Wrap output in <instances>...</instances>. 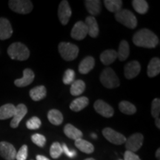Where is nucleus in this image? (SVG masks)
Listing matches in <instances>:
<instances>
[{"mask_svg": "<svg viewBox=\"0 0 160 160\" xmlns=\"http://www.w3.org/2000/svg\"><path fill=\"white\" fill-rule=\"evenodd\" d=\"M95 65V59L92 57H87L82 59L79 65V71L81 74H87L93 70Z\"/></svg>", "mask_w": 160, "mask_h": 160, "instance_id": "obj_19", "label": "nucleus"}, {"mask_svg": "<svg viewBox=\"0 0 160 160\" xmlns=\"http://www.w3.org/2000/svg\"><path fill=\"white\" fill-rule=\"evenodd\" d=\"M8 5L11 11L20 14L31 13L33 8V3L29 0H10Z\"/></svg>", "mask_w": 160, "mask_h": 160, "instance_id": "obj_6", "label": "nucleus"}, {"mask_svg": "<svg viewBox=\"0 0 160 160\" xmlns=\"http://www.w3.org/2000/svg\"><path fill=\"white\" fill-rule=\"evenodd\" d=\"M8 54L11 59L25 61L30 57V51L24 44L14 42L11 44L8 48Z\"/></svg>", "mask_w": 160, "mask_h": 160, "instance_id": "obj_2", "label": "nucleus"}, {"mask_svg": "<svg viewBox=\"0 0 160 160\" xmlns=\"http://www.w3.org/2000/svg\"><path fill=\"white\" fill-rule=\"evenodd\" d=\"M141 71V65L137 61L130 62L126 64L124 69V73L126 79H131L137 77Z\"/></svg>", "mask_w": 160, "mask_h": 160, "instance_id": "obj_13", "label": "nucleus"}, {"mask_svg": "<svg viewBox=\"0 0 160 160\" xmlns=\"http://www.w3.org/2000/svg\"><path fill=\"white\" fill-rule=\"evenodd\" d=\"M28 158V146L24 145L21 147V148L19 150V151L17 152L16 155V159L17 160H26Z\"/></svg>", "mask_w": 160, "mask_h": 160, "instance_id": "obj_38", "label": "nucleus"}, {"mask_svg": "<svg viewBox=\"0 0 160 160\" xmlns=\"http://www.w3.org/2000/svg\"><path fill=\"white\" fill-rule=\"evenodd\" d=\"M89 104V99L85 97H80L73 100L70 105V108L71 111L75 112L81 111L85 108Z\"/></svg>", "mask_w": 160, "mask_h": 160, "instance_id": "obj_22", "label": "nucleus"}, {"mask_svg": "<svg viewBox=\"0 0 160 160\" xmlns=\"http://www.w3.org/2000/svg\"><path fill=\"white\" fill-rule=\"evenodd\" d=\"M119 160H122V159H119Z\"/></svg>", "mask_w": 160, "mask_h": 160, "instance_id": "obj_46", "label": "nucleus"}, {"mask_svg": "<svg viewBox=\"0 0 160 160\" xmlns=\"http://www.w3.org/2000/svg\"><path fill=\"white\" fill-rule=\"evenodd\" d=\"M93 107L99 114L105 118H111L114 114V110L113 108L102 99H98L96 101Z\"/></svg>", "mask_w": 160, "mask_h": 160, "instance_id": "obj_10", "label": "nucleus"}, {"mask_svg": "<svg viewBox=\"0 0 160 160\" xmlns=\"http://www.w3.org/2000/svg\"><path fill=\"white\" fill-rule=\"evenodd\" d=\"M72 11L68 2L63 0L59 4L58 10V17L62 25H66L68 23L70 18L71 17Z\"/></svg>", "mask_w": 160, "mask_h": 160, "instance_id": "obj_9", "label": "nucleus"}, {"mask_svg": "<svg viewBox=\"0 0 160 160\" xmlns=\"http://www.w3.org/2000/svg\"><path fill=\"white\" fill-rule=\"evenodd\" d=\"M85 82L81 79L75 80L73 83L71 84V94L74 97H77V96H80L82 93L85 91Z\"/></svg>", "mask_w": 160, "mask_h": 160, "instance_id": "obj_29", "label": "nucleus"}, {"mask_svg": "<svg viewBox=\"0 0 160 160\" xmlns=\"http://www.w3.org/2000/svg\"><path fill=\"white\" fill-rule=\"evenodd\" d=\"M119 111L127 115H133L137 112L136 106L128 101H122L119 104Z\"/></svg>", "mask_w": 160, "mask_h": 160, "instance_id": "obj_31", "label": "nucleus"}, {"mask_svg": "<svg viewBox=\"0 0 160 160\" xmlns=\"http://www.w3.org/2000/svg\"><path fill=\"white\" fill-rule=\"evenodd\" d=\"M16 107L13 104H5L0 107V120L9 119L13 117Z\"/></svg>", "mask_w": 160, "mask_h": 160, "instance_id": "obj_25", "label": "nucleus"}, {"mask_svg": "<svg viewBox=\"0 0 160 160\" xmlns=\"http://www.w3.org/2000/svg\"><path fill=\"white\" fill-rule=\"evenodd\" d=\"M47 91L44 85H39L32 88L30 91V97L33 101H40L46 97Z\"/></svg>", "mask_w": 160, "mask_h": 160, "instance_id": "obj_24", "label": "nucleus"}, {"mask_svg": "<svg viewBox=\"0 0 160 160\" xmlns=\"http://www.w3.org/2000/svg\"><path fill=\"white\" fill-rule=\"evenodd\" d=\"M160 73V59L157 57L153 58L148 65L147 73L150 78L157 77Z\"/></svg>", "mask_w": 160, "mask_h": 160, "instance_id": "obj_20", "label": "nucleus"}, {"mask_svg": "<svg viewBox=\"0 0 160 160\" xmlns=\"http://www.w3.org/2000/svg\"><path fill=\"white\" fill-rule=\"evenodd\" d=\"M124 160H141L139 156H137L135 153L126 151L124 154Z\"/></svg>", "mask_w": 160, "mask_h": 160, "instance_id": "obj_40", "label": "nucleus"}, {"mask_svg": "<svg viewBox=\"0 0 160 160\" xmlns=\"http://www.w3.org/2000/svg\"><path fill=\"white\" fill-rule=\"evenodd\" d=\"M102 134L108 141L114 145H122L125 143L126 137L122 133L114 131L111 128H105L103 129Z\"/></svg>", "mask_w": 160, "mask_h": 160, "instance_id": "obj_7", "label": "nucleus"}, {"mask_svg": "<svg viewBox=\"0 0 160 160\" xmlns=\"http://www.w3.org/2000/svg\"><path fill=\"white\" fill-rule=\"evenodd\" d=\"M71 37L76 40H82L88 35L87 26L82 21H79L73 25L71 33Z\"/></svg>", "mask_w": 160, "mask_h": 160, "instance_id": "obj_12", "label": "nucleus"}, {"mask_svg": "<svg viewBox=\"0 0 160 160\" xmlns=\"http://www.w3.org/2000/svg\"><path fill=\"white\" fill-rule=\"evenodd\" d=\"M85 24L87 26L88 34H89L90 37L92 38H97L99 36V29L94 17L89 16V17H86Z\"/></svg>", "mask_w": 160, "mask_h": 160, "instance_id": "obj_17", "label": "nucleus"}, {"mask_svg": "<svg viewBox=\"0 0 160 160\" xmlns=\"http://www.w3.org/2000/svg\"><path fill=\"white\" fill-rule=\"evenodd\" d=\"M13 28L11 22L6 18H0V39L5 40L11 37Z\"/></svg>", "mask_w": 160, "mask_h": 160, "instance_id": "obj_16", "label": "nucleus"}, {"mask_svg": "<svg viewBox=\"0 0 160 160\" xmlns=\"http://www.w3.org/2000/svg\"><path fill=\"white\" fill-rule=\"evenodd\" d=\"M117 58L119 59V61H125L128 57L130 53V48L129 45L127 41L125 40H122L120 42L119 49H118Z\"/></svg>", "mask_w": 160, "mask_h": 160, "instance_id": "obj_27", "label": "nucleus"}, {"mask_svg": "<svg viewBox=\"0 0 160 160\" xmlns=\"http://www.w3.org/2000/svg\"><path fill=\"white\" fill-rule=\"evenodd\" d=\"M159 154H160V149L158 148L157 152H156V157H157V159L158 160H160V156H159Z\"/></svg>", "mask_w": 160, "mask_h": 160, "instance_id": "obj_43", "label": "nucleus"}, {"mask_svg": "<svg viewBox=\"0 0 160 160\" xmlns=\"http://www.w3.org/2000/svg\"><path fill=\"white\" fill-rule=\"evenodd\" d=\"M58 48L62 59L68 62L74 60L79 54V48L70 42H60Z\"/></svg>", "mask_w": 160, "mask_h": 160, "instance_id": "obj_5", "label": "nucleus"}, {"mask_svg": "<svg viewBox=\"0 0 160 160\" xmlns=\"http://www.w3.org/2000/svg\"><path fill=\"white\" fill-rule=\"evenodd\" d=\"M155 124L156 126L158 128V129H160V119L159 118H157L155 119Z\"/></svg>", "mask_w": 160, "mask_h": 160, "instance_id": "obj_42", "label": "nucleus"}, {"mask_svg": "<svg viewBox=\"0 0 160 160\" xmlns=\"http://www.w3.org/2000/svg\"><path fill=\"white\" fill-rule=\"evenodd\" d=\"M42 125V122L37 117H33L28 119L26 122V126L30 130L39 129Z\"/></svg>", "mask_w": 160, "mask_h": 160, "instance_id": "obj_34", "label": "nucleus"}, {"mask_svg": "<svg viewBox=\"0 0 160 160\" xmlns=\"http://www.w3.org/2000/svg\"><path fill=\"white\" fill-rule=\"evenodd\" d=\"M117 59V53L114 50H106L100 55V60L105 65H109Z\"/></svg>", "mask_w": 160, "mask_h": 160, "instance_id": "obj_23", "label": "nucleus"}, {"mask_svg": "<svg viewBox=\"0 0 160 160\" xmlns=\"http://www.w3.org/2000/svg\"><path fill=\"white\" fill-rule=\"evenodd\" d=\"M133 9L139 14H145L148 11V4L145 0H133L132 1Z\"/></svg>", "mask_w": 160, "mask_h": 160, "instance_id": "obj_32", "label": "nucleus"}, {"mask_svg": "<svg viewBox=\"0 0 160 160\" xmlns=\"http://www.w3.org/2000/svg\"><path fill=\"white\" fill-rule=\"evenodd\" d=\"M85 6L90 14L98 16L102 10V4L99 0H86L85 1Z\"/></svg>", "mask_w": 160, "mask_h": 160, "instance_id": "obj_18", "label": "nucleus"}, {"mask_svg": "<svg viewBox=\"0 0 160 160\" xmlns=\"http://www.w3.org/2000/svg\"><path fill=\"white\" fill-rule=\"evenodd\" d=\"M27 113L28 108L24 104H19L16 107L14 115H13V119L11 122V127L12 128H17L18 126H19L20 122L25 117Z\"/></svg>", "mask_w": 160, "mask_h": 160, "instance_id": "obj_14", "label": "nucleus"}, {"mask_svg": "<svg viewBox=\"0 0 160 160\" xmlns=\"http://www.w3.org/2000/svg\"><path fill=\"white\" fill-rule=\"evenodd\" d=\"M115 19L118 22L131 29H134L137 26V19L131 11L122 9L115 13Z\"/></svg>", "mask_w": 160, "mask_h": 160, "instance_id": "obj_4", "label": "nucleus"}, {"mask_svg": "<svg viewBox=\"0 0 160 160\" xmlns=\"http://www.w3.org/2000/svg\"><path fill=\"white\" fill-rule=\"evenodd\" d=\"M104 4L108 11L116 13L122 10L123 2L121 0H105Z\"/></svg>", "mask_w": 160, "mask_h": 160, "instance_id": "obj_30", "label": "nucleus"}, {"mask_svg": "<svg viewBox=\"0 0 160 160\" xmlns=\"http://www.w3.org/2000/svg\"><path fill=\"white\" fill-rule=\"evenodd\" d=\"M31 140L35 145H37L39 147L42 148L46 143V138L45 136L40 134V133H35L32 135Z\"/></svg>", "mask_w": 160, "mask_h": 160, "instance_id": "obj_37", "label": "nucleus"}, {"mask_svg": "<svg viewBox=\"0 0 160 160\" xmlns=\"http://www.w3.org/2000/svg\"><path fill=\"white\" fill-rule=\"evenodd\" d=\"M64 133L66 135V137H68L70 139L77 140L79 139H82V132L80 130L77 129V128L74 127L73 125H72L71 124H67L64 128Z\"/></svg>", "mask_w": 160, "mask_h": 160, "instance_id": "obj_21", "label": "nucleus"}, {"mask_svg": "<svg viewBox=\"0 0 160 160\" xmlns=\"http://www.w3.org/2000/svg\"><path fill=\"white\" fill-rule=\"evenodd\" d=\"M136 46L146 48H154L159 45V38L149 29L144 28L137 31L133 37Z\"/></svg>", "mask_w": 160, "mask_h": 160, "instance_id": "obj_1", "label": "nucleus"}, {"mask_svg": "<svg viewBox=\"0 0 160 160\" xmlns=\"http://www.w3.org/2000/svg\"><path fill=\"white\" fill-rule=\"evenodd\" d=\"M85 160H96L94 159H93V158H88V159H86Z\"/></svg>", "mask_w": 160, "mask_h": 160, "instance_id": "obj_45", "label": "nucleus"}, {"mask_svg": "<svg viewBox=\"0 0 160 160\" xmlns=\"http://www.w3.org/2000/svg\"><path fill=\"white\" fill-rule=\"evenodd\" d=\"M35 74L32 70L26 68L23 71V77L14 81V85L19 88H23L31 85L34 79Z\"/></svg>", "mask_w": 160, "mask_h": 160, "instance_id": "obj_15", "label": "nucleus"}, {"mask_svg": "<svg viewBox=\"0 0 160 160\" xmlns=\"http://www.w3.org/2000/svg\"><path fill=\"white\" fill-rule=\"evenodd\" d=\"M36 158H37V160H50L48 158L42 155H37Z\"/></svg>", "mask_w": 160, "mask_h": 160, "instance_id": "obj_41", "label": "nucleus"}, {"mask_svg": "<svg viewBox=\"0 0 160 160\" xmlns=\"http://www.w3.org/2000/svg\"><path fill=\"white\" fill-rule=\"evenodd\" d=\"M144 141V137L142 133H137L131 135L128 139H126L125 148L127 151L133 152H137L141 148L142 146Z\"/></svg>", "mask_w": 160, "mask_h": 160, "instance_id": "obj_8", "label": "nucleus"}, {"mask_svg": "<svg viewBox=\"0 0 160 160\" xmlns=\"http://www.w3.org/2000/svg\"><path fill=\"white\" fill-rule=\"evenodd\" d=\"M17 151L12 144L7 142H0V156L6 160H14Z\"/></svg>", "mask_w": 160, "mask_h": 160, "instance_id": "obj_11", "label": "nucleus"}, {"mask_svg": "<svg viewBox=\"0 0 160 160\" xmlns=\"http://www.w3.org/2000/svg\"><path fill=\"white\" fill-rule=\"evenodd\" d=\"M100 82L104 87L108 89H113L118 88L120 85V82L117 75L116 74L112 68H107L104 69L100 75Z\"/></svg>", "mask_w": 160, "mask_h": 160, "instance_id": "obj_3", "label": "nucleus"}, {"mask_svg": "<svg viewBox=\"0 0 160 160\" xmlns=\"http://www.w3.org/2000/svg\"><path fill=\"white\" fill-rule=\"evenodd\" d=\"M62 148L61 144L55 142L52 144L50 148V155L53 159H58L62 153Z\"/></svg>", "mask_w": 160, "mask_h": 160, "instance_id": "obj_33", "label": "nucleus"}, {"mask_svg": "<svg viewBox=\"0 0 160 160\" xmlns=\"http://www.w3.org/2000/svg\"><path fill=\"white\" fill-rule=\"evenodd\" d=\"M48 119L53 125H60L63 122V116L59 110L52 109L48 113Z\"/></svg>", "mask_w": 160, "mask_h": 160, "instance_id": "obj_28", "label": "nucleus"}, {"mask_svg": "<svg viewBox=\"0 0 160 160\" xmlns=\"http://www.w3.org/2000/svg\"><path fill=\"white\" fill-rule=\"evenodd\" d=\"M91 137H93V139H97V135H96L95 133H92V134H91Z\"/></svg>", "mask_w": 160, "mask_h": 160, "instance_id": "obj_44", "label": "nucleus"}, {"mask_svg": "<svg viewBox=\"0 0 160 160\" xmlns=\"http://www.w3.org/2000/svg\"><path fill=\"white\" fill-rule=\"evenodd\" d=\"M75 145L80 151L83 152L85 153H92L94 151V147L91 142L86 141L85 139H79L75 141Z\"/></svg>", "mask_w": 160, "mask_h": 160, "instance_id": "obj_26", "label": "nucleus"}, {"mask_svg": "<svg viewBox=\"0 0 160 160\" xmlns=\"http://www.w3.org/2000/svg\"><path fill=\"white\" fill-rule=\"evenodd\" d=\"M61 146L63 153H65L69 158H74L77 156V151L75 150H70L65 143H63Z\"/></svg>", "mask_w": 160, "mask_h": 160, "instance_id": "obj_39", "label": "nucleus"}, {"mask_svg": "<svg viewBox=\"0 0 160 160\" xmlns=\"http://www.w3.org/2000/svg\"><path fill=\"white\" fill-rule=\"evenodd\" d=\"M160 113V99L156 98L151 104V115L155 119L159 118Z\"/></svg>", "mask_w": 160, "mask_h": 160, "instance_id": "obj_36", "label": "nucleus"}, {"mask_svg": "<svg viewBox=\"0 0 160 160\" xmlns=\"http://www.w3.org/2000/svg\"><path fill=\"white\" fill-rule=\"evenodd\" d=\"M75 79V72L72 69H68L65 72L63 77V83L65 85H71L74 82Z\"/></svg>", "mask_w": 160, "mask_h": 160, "instance_id": "obj_35", "label": "nucleus"}]
</instances>
